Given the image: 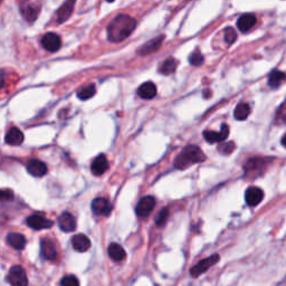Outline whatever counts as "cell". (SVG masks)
<instances>
[{"instance_id":"obj_1","label":"cell","mask_w":286,"mask_h":286,"mask_svg":"<svg viewBox=\"0 0 286 286\" xmlns=\"http://www.w3.org/2000/svg\"><path fill=\"white\" fill-rule=\"evenodd\" d=\"M136 20L135 18L120 14L107 26V38L112 43H120L128 38L135 30Z\"/></svg>"},{"instance_id":"obj_2","label":"cell","mask_w":286,"mask_h":286,"mask_svg":"<svg viewBox=\"0 0 286 286\" xmlns=\"http://www.w3.org/2000/svg\"><path fill=\"white\" fill-rule=\"evenodd\" d=\"M206 160V155L200 148L196 146H188L177 155L175 160V166L177 169L184 170L193 165L200 164Z\"/></svg>"},{"instance_id":"obj_3","label":"cell","mask_w":286,"mask_h":286,"mask_svg":"<svg viewBox=\"0 0 286 286\" xmlns=\"http://www.w3.org/2000/svg\"><path fill=\"white\" fill-rule=\"evenodd\" d=\"M267 160L262 158H253L251 160L246 162L244 166L245 175L248 178H257V177L262 176L267 168Z\"/></svg>"},{"instance_id":"obj_4","label":"cell","mask_w":286,"mask_h":286,"mask_svg":"<svg viewBox=\"0 0 286 286\" xmlns=\"http://www.w3.org/2000/svg\"><path fill=\"white\" fill-rule=\"evenodd\" d=\"M219 262V256L217 254H213L211 256L207 257V258L202 259L199 262L198 264H196L193 269L190 270V274L193 277H199L201 274H204L211 267H212L213 265H216L217 263Z\"/></svg>"},{"instance_id":"obj_5","label":"cell","mask_w":286,"mask_h":286,"mask_svg":"<svg viewBox=\"0 0 286 286\" xmlns=\"http://www.w3.org/2000/svg\"><path fill=\"white\" fill-rule=\"evenodd\" d=\"M8 282L12 286H28L26 271L21 266H13L8 274Z\"/></svg>"},{"instance_id":"obj_6","label":"cell","mask_w":286,"mask_h":286,"mask_svg":"<svg viewBox=\"0 0 286 286\" xmlns=\"http://www.w3.org/2000/svg\"><path fill=\"white\" fill-rule=\"evenodd\" d=\"M42 46L49 53H55L61 47L60 37L55 32H47L42 37Z\"/></svg>"},{"instance_id":"obj_7","label":"cell","mask_w":286,"mask_h":286,"mask_svg":"<svg viewBox=\"0 0 286 286\" xmlns=\"http://www.w3.org/2000/svg\"><path fill=\"white\" fill-rule=\"evenodd\" d=\"M155 199L151 196H147L141 199L136 205V215L139 217H148L154 209Z\"/></svg>"},{"instance_id":"obj_8","label":"cell","mask_w":286,"mask_h":286,"mask_svg":"<svg viewBox=\"0 0 286 286\" xmlns=\"http://www.w3.org/2000/svg\"><path fill=\"white\" fill-rule=\"evenodd\" d=\"M165 41V36L161 35V36H158V37H155L153 39H151L146 44L142 45L140 47L139 49H137V54L139 55H150V54L157 52V50L160 48L162 46V43Z\"/></svg>"},{"instance_id":"obj_9","label":"cell","mask_w":286,"mask_h":286,"mask_svg":"<svg viewBox=\"0 0 286 286\" xmlns=\"http://www.w3.org/2000/svg\"><path fill=\"white\" fill-rule=\"evenodd\" d=\"M27 225L32 229L42 230V229H48L53 226L52 220L45 218L41 215H31L27 218Z\"/></svg>"},{"instance_id":"obj_10","label":"cell","mask_w":286,"mask_h":286,"mask_svg":"<svg viewBox=\"0 0 286 286\" xmlns=\"http://www.w3.org/2000/svg\"><path fill=\"white\" fill-rule=\"evenodd\" d=\"M92 211L95 215L108 216L112 211V206L107 199L96 198L92 202Z\"/></svg>"},{"instance_id":"obj_11","label":"cell","mask_w":286,"mask_h":286,"mask_svg":"<svg viewBox=\"0 0 286 286\" xmlns=\"http://www.w3.org/2000/svg\"><path fill=\"white\" fill-rule=\"evenodd\" d=\"M228 135H229V128L228 125L223 124L222 130L219 132L215 131H205L204 132V137L205 140L209 143H215V142H222V141H225Z\"/></svg>"},{"instance_id":"obj_12","label":"cell","mask_w":286,"mask_h":286,"mask_svg":"<svg viewBox=\"0 0 286 286\" xmlns=\"http://www.w3.org/2000/svg\"><path fill=\"white\" fill-rule=\"evenodd\" d=\"M263 198L264 193L258 187H251L246 190L245 200L247 202V205L251 206V207H254V206L258 205L259 202L263 200Z\"/></svg>"},{"instance_id":"obj_13","label":"cell","mask_w":286,"mask_h":286,"mask_svg":"<svg viewBox=\"0 0 286 286\" xmlns=\"http://www.w3.org/2000/svg\"><path fill=\"white\" fill-rule=\"evenodd\" d=\"M39 12H41L39 7L34 5V3L24 2L23 5L20 6L21 15L24 16V18L27 21H30V23H32V21L37 19V17L39 15Z\"/></svg>"},{"instance_id":"obj_14","label":"cell","mask_w":286,"mask_h":286,"mask_svg":"<svg viewBox=\"0 0 286 286\" xmlns=\"http://www.w3.org/2000/svg\"><path fill=\"white\" fill-rule=\"evenodd\" d=\"M41 251L42 255L47 260H55L57 257V252L56 247L54 242L48 240V238H45L41 241Z\"/></svg>"},{"instance_id":"obj_15","label":"cell","mask_w":286,"mask_h":286,"mask_svg":"<svg viewBox=\"0 0 286 286\" xmlns=\"http://www.w3.org/2000/svg\"><path fill=\"white\" fill-rule=\"evenodd\" d=\"M257 23V18L253 14H244L241 15L237 20V27L238 30L242 32L248 31L255 26Z\"/></svg>"},{"instance_id":"obj_16","label":"cell","mask_w":286,"mask_h":286,"mask_svg":"<svg viewBox=\"0 0 286 286\" xmlns=\"http://www.w3.org/2000/svg\"><path fill=\"white\" fill-rule=\"evenodd\" d=\"M59 225L60 229L65 231V233H71V231L75 230L76 220L72 213L64 212L63 215L60 216Z\"/></svg>"},{"instance_id":"obj_17","label":"cell","mask_w":286,"mask_h":286,"mask_svg":"<svg viewBox=\"0 0 286 286\" xmlns=\"http://www.w3.org/2000/svg\"><path fill=\"white\" fill-rule=\"evenodd\" d=\"M107 169H108V161L104 154H100L99 157L94 159V161L92 162V166H90V170H92L93 175L95 176L103 175Z\"/></svg>"},{"instance_id":"obj_18","label":"cell","mask_w":286,"mask_h":286,"mask_svg":"<svg viewBox=\"0 0 286 286\" xmlns=\"http://www.w3.org/2000/svg\"><path fill=\"white\" fill-rule=\"evenodd\" d=\"M27 171L34 177H43L47 173V166L41 160H30L27 165Z\"/></svg>"},{"instance_id":"obj_19","label":"cell","mask_w":286,"mask_h":286,"mask_svg":"<svg viewBox=\"0 0 286 286\" xmlns=\"http://www.w3.org/2000/svg\"><path fill=\"white\" fill-rule=\"evenodd\" d=\"M72 245H73V248L76 252L84 253L90 249V241L84 234H78L75 235V236L72 238Z\"/></svg>"},{"instance_id":"obj_20","label":"cell","mask_w":286,"mask_h":286,"mask_svg":"<svg viewBox=\"0 0 286 286\" xmlns=\"http://www.w3.org/2000/svg\"><path fill=\"white\" fill-rule=\"evenodd\" d=\"M75 3L76 0H67V1L59 9V12H57V21H59L60 24L64 23V21H66L68 18H70L74 10Z\"/></svg>"},{"instance_id":"obj_21","label":"cell","mask_w":286,"mask_h":286,"mask_svg":"<svg viewBox=\"0 0 286 286\" xmlns=\"http://www.w3.org/2000/svg\"><path fill=\"white\" fill-rule=\"evenodd\" d=\"M137 95L141 99L144 100H151L157 95V86H155L152 82L143 83L142 85L137 89Z\"/></svg>"},{"instance_id":"obj_22","label":"cell","mask_w":286,"mask_h":286,"mask_svg":"<svg viewBox=\"0 0 286 286\" xmlns=\"http://www.w3.org/2000/svg\"><path fill=\"white\" fill-rule=\"evenodd\" d=\"M5 141L9 146H19L24 141V133L17 128H12L7 132Z\"/></svg>"},{"instance_id":"obj_23","label":"cell","mask_w":286,"mask_h":286,"mask_svg":"<svg viewBox=\"0 0 286 286\" xmlns=\"http://www.w3.org/2000/svg\"><path fill=\"white\" fill-rule=\"evenodd\" d=\"M107 253H108V256L111 257V259L117 263L123 262L126 257L125 251L122 248V246H120L119 244H115V242L108 246Z\"/></svg>"},{"instance_id":"obj_24","label":"cell","mask_w":286,"mask_h":286,"mask_svg":"<svg viewBox=\"0 0 286 286\" xmlns=\"http://www.w3.org/2000/svg\"><path fill=\"white\" fill-rule=\"evenodd\" d=\"M7 242H8L13 248L20 251V249H24L25 246H26V238L21 234L10 233L8 236H7Z\"/></svg>"},{"instance_id":"obj_25","label":"cell","mask_w":286,"mask_h":286,"mask_svg":"<svg viewBox=\"0 0 286 286\" xmlns=\"http://www.w3.org/2000/svg\"><path fill=\"white\" fill-rule=\"evenodd\" d=\"M177 66H178V60L173 59V57H170V59H166V60L162 61L160 67H159V72L162 75H170L175 73Z\"/></svg>"},{"instance_id":"obj_26","label":"cell","mask_w":286,"mask_h":286,"mask_svg":"<svg viewBox=\"0 0 286 286\" xmlns=\"http://www.w3.org/2000/svg\"><path fill=\"white\" fill-rule=\"evenodd\" d=\"M251 114V106L247 103H240L235 108L234 115L236 120H246L248 118V115Z\"/></svg>"},{"instance_id":"obj_27","label":"cell","mask_w":286,"mask_h":286,"mask_svg":"<svg viewBox=\"0 0 286 286\" xmlns=\"http://www.w3.org/2000/svg\"><path fill=\"white\" fill-rule=\"evenodd\" d=\"M286 79V74L281 71H273L269 77V85L271 88L276 89Z\"/></svg>"},{"instance_id":"obj_28","label":"cell","mask_w":286,"mask_h":286,"mask_svg":"<svg viewBox=\"0 0 286 286\" xmlns=\"http://www.w3.org/2000/svg\"><path fill=\"white\" fill-rule=\"evenodd\" d=\"M95 93H96L95 85L90 84L88 86H85V88H83L81 90H78L77 97L79 100L86 101V100H89V99H90V97H93L94 95H95Z\"/></svg>"},{"instance_id":"obj_29","label":"cell","mask_w":286,"mask_h":286,"mask_svg":"<svg viewBox=\"0 0 286 286\" xmlns=\"http://www.w3.org/2000/svg\"><path fill=\"white\" fill-rule=\"evenodd\" d=\"M189 61L191 65H194V66H200V65H202V63H204V56L201 55V53L199 52V50H196V52H194L190 55Z\"/></svg>"},{"instance_id":"obj_30","label":"cell","mask_w":286,"mask_h":286,"mask_svg":"<svg viewBox=\"0 0 286 286\" xmlns=\"http://www.w3.org/2000/svg\"><path fill=\"white\" fill-rule=\"evenodd\" d=\"M60 284L61 286H79V282L74 275H67L61 278Z\"/></svg>"},{"instance_id":"obj_31","label":"cell","mask_w":286,"mask_h":286,"mask_svg":"<svg viewBox=\"0 0 286 286\" xmlns=\"http://www.w3.org/2000/svg\"><path fill=\"white\" fill-rule=\"evenodd\" d=\"M237 38V35H236V31H235L234 28L231 27H228L225 30V41L227 44H233V43L236 41Z\"/></svg>"},{"instance_id":"obj_32","label":"cell","mask_w":286,"mask_h":286,"mask_svg":"<svg viewBox=\"0 0 286 286\" xmlns=\"http://www.w3.org/2000/svg\"><path fill=\"white\" fill-rule=\"evenodd\" d=\"M168 217H169L168 209H164V211H161V212H159L157 218H155V224H157L158 226H164L166 222V219H168Z\"/></svg>"},{"instance_id":"obj_33","label":"cell","mask_w":286,"mask_h":286,"mask_svg":"<svg viewBox=\"0 0 286 286\" xmlns=\"http://www.w3.org/2000/svg\"><path fill=\"white\" fill-rule=\"evenodd\" d=\"M218 149L224 154H230L231 152H233L235 150V144L233 142H228V143L220 144V146L218 147Z\"/></svg>"},{"instance_id":"obj_34","label":"cell","mask_w":286,"mask_h":286,"mask_svg":"<svg viewBox=\"0 0 286 286\" xmlns=\"http://www.w3.org/2000/svg\"><path fill=\"white\" fill-rule=\"evenodd\" d=\"M0 196H1V200L2 201H10L14 199V194L12 190H7V189H3L1 190V194H0Z\"/></svg>"},{"instance_id":"obj_35","label":"cell","mask_w":286,"mask_h":286,"mask_svg":"<svg viewBox=\"0 0 286 286\" xmlns=\"http://www.w3.org/2000/svg\"><path fill=\"white\" fill-rule=\"evenodd\" d=\"M282 144H283V146L286 148V135L282 137Z\"/></svg>"}]
</instances>
